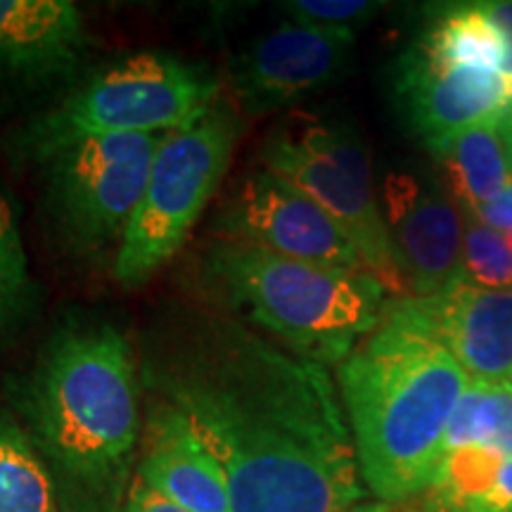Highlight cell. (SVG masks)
<instances>
[{"label":"cell","instance_id":"10","mask_svg":"<svg viewBox=\"0 0 512 512\" xmlns=\"http://www.w3.org/2000/svg\"><path fill=\"white\" fill-rule=\"evenodd\" d=\"M91 34L69 0H0V119L81 74Z\"/></svg>","mask_w":512,"mask_h":512},{"label":"cell","instance_id":"26","mask_svg":"<svg viewBox=\"0 0 512 512\" xmlns=\"http://www.w3.org/2000/svg\"><path fill=\"white\" fill-rule=\"evenodd\" d=\"M467 512H512V458L503 463L494 489Z\"/></svg>","mask_w":512,"mask_h":512},{"label":"cell","instance_id":"16","mask_svg":"<svg viewBox=\"0 0 512 512\" xmlns=\"http://www.w3.org/2000/svg\"><path fill=\"white\" fill-rule=\"evenodd\" d=\"M498 121L501 117L467 128L432 152L439 181L463 214L494 200L512 181Z\"/></svg>","mask_w":512,"mask_h":512},{"label":"cell","instance_id":"9","mask_svg":"<svg viewBox=\"0 0 512 512\" xmlns=\"http://www.w3.org/2000/svg\"><path fill=\"white\" fill-rule=\"evenodd\" d=\"M221 238L245 240L290 259L366 271L344 228L285 178L273 171H249L233 185L216 214Z\"/></svg>","mask_w":512,"mask_h":512},{"label":"cell","instance_id":"22","mask_svg":"<svg viewBox=\"0 0 512 512\" xmlns=\"http://www.w3.org/2000/svg\"><path fill=\"white\" fill-rule=\"evenodd\" d=\"M460 280L486 290H512V252L501 230L465 219Z\"/></svg>","mask_w":512,"mask_h":512},{"label":"cell","instance_id":"28","mask_svg":"<svg viewBox=\"0 0 512 512\" xmlns=\"http://www.w3.org/2000/svg\"><path fill=\"white\" fill-rule=\"evenodd\" d=\"M501 138H503V147H505V155H508V164H510V174H512V102L508 105V110L501 114Z\"/></svg>","mask_w":512,"mask_h":512},{"label":"cell","instance_id":"15","mask_svg":"<svg viewBox=\"0 0 512 512\" xmlns=\"http://www.w3.org/2000/svg\"><path fill=\"white\" fill-rule=\"evenodd\" d=\"M136 475L185 512H233L221 467L166 403L147 415Z\"/></svg>","mask_w":512,"mask_h":512},{"label":"cell","instance_id":"8","mask_svg":"<svg viewBox=\"0 0 512 512\" xmlns=\"http://www.w3.org/2000/svg\"><path fill=\"white\" fill-rule=\"evenodd\" d=\"M162 136L124 133L83 138L36 164L43 183V216L64 252L95 259L114 249L117 256L145 195Z\"/></svg>","mask_w":512,"mask_h":512},{"label":"cell","instance_id":"32","mask_svg":"<svg viewBox=\"0 0 512 512\" xmlns=\"http://www.w3.org/2000/svg\"><path fill=\"white\" fill-rule=\"evenodd\" d=\"M505 382H508V387L512 389V373H510V377H508V380H505Z\"/></svg>","mask_w":512,"mask_h":512},{"label":"cell","instance_id":"12","mask_svg":"<svg viewBox=\"0 0 512 512\" xmlns=\"http://www.w3.org/2000/svg\"><path fill=\"white\" fill-rule=\"evenodd\" d=\"M382 318L432 339L470 377L508 380L512 373V290L456 280L427 297L392 299Z\"/></svg>","mask_w":512,"mask_h":512},{"label":"cell","instance_id":"7","mask_svg":"<svg viewBox=\"0 0 512 512\" xmlns=\"http://www.w3.org/2000/svg\"><path fill=\"white\" fill-rule=\"evenodd\" d=\"M240 121L216 102L209 112L164 133L152 159L143 200L114 256V278L140 287L185 245L226 176Z\"/></svg>","mask_w":512,"mask_h":512},{"label":"cell","instance_id":"3","mask_svg":"<svg viewBox=\"0 0 512 512\" xmlns=\"http://www.w3.org/2000/svg\"><path fill=\"white\" fill-rule=\"evenodd\" d=\"M472 377L432 339L382 318L337 366L363 484L394 505L434 484L448 420Z\"/></svg>","mask_w":512,"mask_h":512},{"label":"cell","instance_id":"14","mask_svg":"<svg viewBox=\"0 0 512 512\" xmlns=\"http://www.w3.org/2000/svg\"><path fill=\"white\" fill-rule=\"evenodd\" d=\"M394 98L403 121L434 152L467 128L501 117L512 83L503 74L448 64L413 41L394 64Z\"/></svg>","mask_w":512,"mask_h":512},{"label":"cell","instance_id":"30","mask_svg":"<svg viewBox=\"0 0 512 512\" xmlns=\"http://www.w3.org/2000/svg\"><path fill=\"white\" fill-rule=\"evenodd\" d=\"M349 512H392V505L387 503H370V505H356Z\"/></svg>","mask_w":512,"mask_h":512},{"label":"cell","instance_id":"23","mask_svg":"<svg viewBox=\"0 0 512 512\" xmlns=\"http://www.w3.org/2000/svg\"><path fill=\"white\" fill-rule=\"evenodd\" d=\"M278 8L287 22L356 34V29L373 22L387 8V3H377V0H285Z\"/></svg>","mask_w":512,"mask_h":512},{"label":"cell","instance_id":"11","mask_svg":"<svg viewBox=\"0 0 512 512\" xmlns=\"http://www.w3.org/2000/svg\"><path fill=\"white\" fill-rule=\"evenodd\" d=\"M380 202L408 297L437 294L460 280L465 216L437 176L389 171Z\"/></svg>","mask_w":512,"mask_h":512},{"label":"cell","instance_id":"1","mask_svg":"<svg viewBox=\"0 0 512 512\" xmlns=\"http://www.w3.org/2000/svg\"><path fill=\"white\" fill-rule=\"evenodd\" d=\"M140 380L221 467L233 512H349L366 498L328 366L245 320L169 318L145 344Z\"/></svg>","mask_w":512,"mask_h":512},{"label":"cell","instance_id":"20","mask_svg":"<svg viewBox=\"0 0 512 512\" xmlns=\"http://www.w3.org/2000/svg\"><path fill=\"white\" fill-rule=\"evenodd\" d=\"M0 512H62L53 479L22 425L0 415Z\"/></svg>","mask_w":512,"mask_h":512},{"label":"cell","instance_id":"24","mask_svg":"<svg viewBox=\"0 0 512 512\" xmlns=\"http://www.w3.org/2000/svg\"><path fill=\"white\" fill-rule=\"evenodd\" d=\"M121 512H185L183 508H178L174 501H169L164 494H159L157 489H152L145 479H140L136 475L133 479L131 489H128L126 503Z\"/></svg>","mask_w":512,"mask_h":512},{"label":"cell","instance_id":"13","mask_svg":"<svg viewBox=\"0 0 512 512\" xmlns=\"http://www.w3.org/2000/svg\"><path fill=\"white\" fill-rule=\"evenodd\" d=\"M356 34L285 22L235 60L230 88L249 117H264L323 91L349 72Z\"/></svg>","mask_w":512,"mask_h":512},{"label":"cell","instance_id":"4","mask_svg":"<svg viewBox=\"0 0 512 512\" xmlns=\"http://www.w3.org/2000/svg\"><path fill=\"white\" fill-rule=\"evenodd\" d=\"M200 264L204 287L235 318L323 366H339L387 306V290L368 271L290 259L245 240L216 238Z\"/></svg>","mask_w":512,"mask_h":512},{"label":"cell","instance_id":"17","mask_svg":"<svg viewBox=\"0 0 512 512\" xmlns=\"http://www.w3.org/2000/svg\"><path fill=\"white\" fill-rule=\"evenodd\" d=\"M430 22L415 38L420 48L448 64L503 74L505 43L484 3H446L430 8Z\"/></svg>","mask_w":512,"mask_h":512},{"label":"cell","instance_id":"25","mask_svg":"<svg viewBox=\"0 0 512 512\" xmlns=\"http://www.w3.org/2000/svg\"><path fill=\"white\" fill-rule=\"evenodd\" d=\"M463 216L465 219L484 223V226L494 230H501V233H508V230H512V181L498 192L494 200L482 204V207L472 211V214Z\"/></svg>","mask_w":512,"mask_h":512},{"label":"cell","instance_id":"6","mask_svg":"<svg viewBox=\"0 0 512 512\" xmlns=\"http://www.w3.org/2000/svg\"><path fill=\"white\" fill-rule=\"evenodd\" d=\"M261 166L304 190L354 242L363 268L394 299L408 297L377 197L370 155L356 128L292 114L266 133Z\"/></svg>","mask_w":512,"mask_h":512},{"label":"cell","instance_id":"5","mask_svg":"<svg viewBox=\"0 0 512 512\" xmlns=\"http://www.w3.org/2000/svg\"><path fill=\"white\" fill-rule=\"evenodd\" d=\"M219 102V81L207 69L169 53L145 50L107 64L38 112L12 136L22 162L38 164L50 152L83 138L176 131Z\"/></svg>","mask_w":512,"mask_h":512},{"label":"cell","instance_id":"2","mask_svg":"<svg viewBox=\"0 0 512 512\" xmlns=\"http://www.w3.org/2000/svg\"><path fill=\"white\" fill-rule=\"evenodd\" d=\"M62 512H121L143 439L131 344L110 320L64 318L8 387Z\"/></svg>","mask_w":512,"mask_h":512},{"label":"cell","instance_id":"29","mask_svg":"<svg viewBox=\"0 0 512 512\" xmlns=\"http://www.w3.org/2000/svg\"><path fill=\"white\" fill-rule=\"evenodd\" d=\"M413 512H463V510L456 508V505L446 503L444 498L432 494V491H425V501H422L420 508L413 510Z\"/></svg>","mask_w":512,"mask_h":512},{"label":"cell","instance_id":"19","mask_svg":"<svg viewBox=\"0 0 512 512\" xmlns=\"http://www.w3.org/2000/svg\"><path fill=\"white\" fill-rule=\"evenodd\" d=\"M38 311V285L31 275L15 202L0 185V347L10 344Z\"/></svg>","mask_w":512,"mask_h":512},{"label":"cell","instance_id":"21","mask_svg":"<svg viewBox=\"0 0 512 512\" xmlns=\"http://www.w3.org/2000/svg\"><path fill=\"white\" fill-rule=\"evenodd\" d=\"M503 463L505 458L498 456L496 451H489V448H453L441 460L434 484L427 491L467 512L479 498H484L494 489Z\"/></svg>","mask_w":512,"mask_h":512},{"label":"cell","instance_id":"31","mask_svg":"<svg viewBox=\"0 0 512 512\" xmlns=\"http://www.w3.org/2000/svg\"><path fill=\"white\" fill-rule=\"evenodd\" d=\"M503 238H505V245H508V249L512 252V230H508V233H503Z\"/></svg>","mask_w":512,"mask_h":512},{"label":"cell","instance_id":"27","mask_svg":"<svg viewBox=\"0 0 512 512\" xmlns=\"http://www.w3.org/2000/svg\"><path fill=\"white\" fill-rule=\"evenodd\" d=\"M484 10L503 36V43H505L503 76L512 83V0H484Z\"/></svg>","mask_w":512,"mask_h":512},{"label":"cell","instance_id":"18","mask_svg":"<svg viewBox=\"0 0 512 512\" xmlns=\"http://www.w3.org/2000/svg\"><path fill=\"white\" fill-rule=\"evenodd\" d=\"M482 446L512 458V389L505 380L472 377L448 420L444 456L453 448Z\"/></svg>","mask_w":512,"mask_h":512}]
</instances>
